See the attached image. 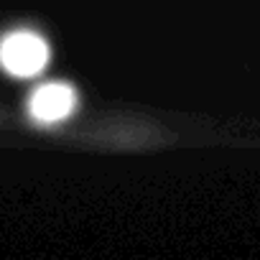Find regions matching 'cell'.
Wrapping results in <instances>:
<instances>
[{"label":"cell","mask_w":260,"mask_h":260,"mask_svg":"<svg viewBox=\"0 0 260 260\" xmlns=\"http://www.w3.org/2000/svg\"><path fill=\"white\" fill-rule=\"evenodd\" d=\"M0 61L16 77H36L49 61V46L41 36L21 31L0 44Z\"/></svg>","instance_id":"6da1fadb"},{"label":"cell","mask_w":260,"mask_h":260,"mask_svg":"<svg viewBox=\"0 0 260 260\" xmlns=\"http://www.w3.org/2000/svg\"><path fill=\"white\" fill-rule=\"evenodd\" d=\"M74 105H77V94L69 84L49 82L34 92L31 115L39 122H59L74 112Z\"/></svg>","instance_id":"7a4b0ae2"}]
</instances>
